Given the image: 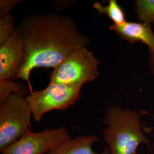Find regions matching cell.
<instances>
[{
	"label": "cell",
	"instance_id": "1",
	"mask_svg": "<svg viewBox=\"0 0 154 154\" xmlns=\"http://www.w3.org/2000/svg\"><path fill=\"white\" fill-rule=\"evenodd\" d=\"M22 34L25 56L16 79L28 81L36 68H55L72 51L86 48L90 39L69 17L58 13L33 14L17 27Z\"/></svg>",
	"mask_w": 154,
	"mask_h": 154
},
{
	"label": "cell",
	"instance_id": "2",
	"mask_svg": "<svg viewBox=\"0 0 154 154\" xmlns=\"http://www.w3.org/2000/svg\"><path fill=\"white\" fill-rule=\"evenodd\" d=\"M103 122V137L110 154H135L140 144L149 145L142 117L137 110L111 105L105 109Z\"/></svg>",
	"mask_w": 154,
	"mask_h": 154
},
{
	"label": "cell",
	"instance_id": "3",
	"mask_svg": "<svg viewBox=\"0 0 154 154\" xmlns=\"http://www.w3.org/2000/svg\"><path fill=\"white\" fill-rule=\"evenodd\" d=\"M32 111L26 97L13 94L0 102V152L32 129Z\"/></svg>",
	"mask_w": 154,
	"mask_h": 154
},
{
	"label": "cell",
	"instance_id": "4",
	"mask_svg": "<svg viewBox=\"0 0 154 154\" xmlns=\"http://www.w3.org/2000/svg\"><path fill=\"white\" fill-rule=\"evenodd\" d=\"M100 61L86 48L74 50L50 74V82L80 86L95 81L100 75Z\"/></svg>",
	"mask_w": 154,
	"mask_h": 154
},
{
	"label": "cell",
	"instance_id": "5",
	"mask_svg": "<svg viewBox=\"0 0 154 154\" xmlns=\"http://www.w3.org/2000/svg\"><path fill=\"white\" fill-rule=\"evenodd\" d=\"M82 87L49 82L46 88L34 91L26 97L33 119L39 122L45 114L52 110H66L81 96Z\"/></svg>",
	"mask_w": 154,
	"mask_h": 154
},
{
	"label": "cell",
	"instance_id": "6",
	"mask_svg": "<svg viewBox=\"0 0 154 154\" xmlns=\"http://www.w3.org/2000/svg\"><path fill=\"white\" fill-rule=\"evenodd\" d=\"M71 138L65 127L45 128L39 132L28 130L1 154H46L58 144Z\"/></svg>",
	"mask_w": 154,
	"mask_h": 154
},
{
	"label": "cell",
	"instance_id": "7",
	"mask_svg": "<svg viewBox=\"0 0 154 154\" xmlns=\"http://www.w3.org/2000/svg\"><path fill=\"white\" fill-rule=\"evenodd\" d=\"M25 56V44L18 28L0 45V79H16Z\"/></svg>",
	"mask_w": 154,
	"mask_h": 154
},
{
	"label": "cell",
	"instance_id": "8",
	"mask_svg": "<svg viewBox=\"0 0 154 154\" xmlns=\"http://www.w3.org/2000/svg\"><path fill=\"white\" fill-rule=\"evenodd\" d=\"M151 24L127 21L121 25L112 24L110 30L130 44L138 42L146 45L149 51H154V33Z\"/></svg>",
	"mask_w": 154,
	"mask_h": 154
},
{
	"label": "cell",
	"instance_id": "9",
	"mask_svg": "<svg viewBox=\"0 0 154 154\" xmlns=\"http://www.w3.org/2000/svg\"><path fill=\"white\" fill-rule=\"evenodd\" d=\"M97 137L92 135L69 138L56 146L46 154H110L109 151L96 152L93 145L98 141Z\"/></svg>",
	"mask_w": 154,
	"mask_h": 154
},
{
	"label": "cell",
	"instance_id": "10",
	"mask_svg": "<svg viewBox=\"0 0 154 154\" xmlns=\"http://www.w3.org/2000/svg\"><path fill=\"white\" fill-rule=\"evenodd\" d=\"M93 8L99 13V16H107L115 25H121L126 22V14L116 0H109L106 6L102 5L99 2L93 4Z\"/></svg>",
	"mask_w": 154,
	"mask_h": 154
},
{
	"label": "cell",
	"instance_id": "11",
	"mask_svg": "<svg viewBox=\"0 0 154 154\" xmlns=\"http://www.w3.org/2000/svg\"><path fill=\"white\" fill-rule=\"evenodd\" d=\"M134 11L141 22L151 24L154 22V0H136Z\"/></svg>",
	"mask_w": 154,
	"mask_h": 154
},
{
	"label": "cell",
	"instance_id": "12",
	"mask_svg": "<svg viewBox=\"0 0 154 154\" xmlns=\"http://www.w3.org/2000/svg\"><path fill=\"white\" fill-rule=\"evenodd\" d=\"M28 90L23 83L11 79H0V102L13 94L22 96L28 94Z\"/></svg>",
	"mask_w": 154,
	"mask_h": 154
},
{
	"label": "cell",
	"instance_id": "13",
	"mask_svg": "<svg viewBox=\"0 0 154 154\" xmlns=\"http://www.w3.org/2000/svg\"><path fill=\"white\" fill-rule=\"evenodd\" d=\"M14 17L11 15L0 17V45L3 44L14 32Z\"/></svg>",
	"mask_w": 154,
	"mask_h": 154
},
{
	"label": "cell",
	"instance_id": "14",
	"mask_svg": "<svg viewBox=\"0 0 154 154\" xmlns=\"http://www.w3.org/2000/svg\"><path fill=\"white\" fill-rule=\"evenodd\" d=\"M20 2H21L20 0H1L0 17L10 15L11 11Z\"/></svg>",
	"mask_w": 154,
	"mask_h": 154
},
{
	"label": "cell",
	"instance_id": "15",
	"mask_svg": "<svg viewBox=\"0 0 154 154\" xmlns=\"http://www.w3.org/2000/svg\"><path fill=\"white\" fill-rule=\"evenodd\" d=\"M149 70L154 78V51H149Z\"/></svg>",
	"mask_w": 154,
	"mask_h": 154
}]
</instances>
